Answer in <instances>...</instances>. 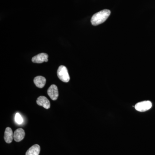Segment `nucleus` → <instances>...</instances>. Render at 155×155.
Here are the masks:
<instances>
[{
	"instance_id": "nucleus-1",
	"label": "nucleus",
	"mask_w": 155,
	"mask_h": 155,
	"mask_svg": "<svg viewBox=\"0 0 155 155\" xmlns=\"http://www.w3.org/2000/svg\"><path fill=\"white\" fill-rule=\"evenodd\" d=\"M110 14V11L107 9H105L96 13L92 17L91 24L94 26H96L104 23L108 19Z\"/></svg>"
},
{
	"instance_id": "nucleus-2",
	"label": "nucleus",
	"mask_w": 155,
	"mask_h": 155,
	"mask_svg": "<svg viewBox=\"0 0 155 155\" xmlns=\"http://www.w3.org/2000/svg\"><path fill=\"white\" fill-rule=\"evenodd\" d=\"M57 75L59 79L64 82H68L70 80V77L67 67L64 66H61L58 68Z\"/></svg>"
},
{
	"instance_id": "nucleus-3",
	"label": "nucleus",
	"mask_w": 155,
	"mask_h": 155,
	"mask_svg": "<svg viewBox=\"0 0 155 155\" xmlns=\"http://www.w3.org/2000/svg\"><path fill=\"white\" fill-rule=\"evenodd\" d=\"M152 104L150 101H144L137 103L135 106V109L139 112H145L152 107Z\"/></svg>"
},
{
	"instance_id": "nucleus-4",
	"label": "nucleus",
	"mask_w": 155,
	"mask_h": 155,
	"mask_svg": "<svg viewBox=\"0 0 155 155\" xmlns=\"http://www.w3.org/2000/svg\"><path fill=\"white\" fill-rule=\"evenodd\" d=\"M48 94L51 99L56 101L58 99L59 96V92L58 87L55 84H52L49 87L48 90Z\"/></svg>"
},
{
	"instance_id": "nucleus-5",
	"label": "nucleus",
	"mask_w": 155,
	"mask_h": 155,
	"mask_svg": "<svg viewBox=\"0 0 155 155\" xmlns=\"http://www.w3.org/2000/svg\"><path fill=\"white\" fill-rule=\"evenodd\" d=\"M48 55L45 53H41L37 55L34 56L32 58V62L37 64H41L44 62H47L48 61Z\"/></svg>"
},
{
	"instance_id": "nucleus-6",
	"label": "nucleus",
	"mask_w": 155,
	"mask_h": 155,
	"mask_svg": "<svg viewBox=\"0 0 155 155\" xmlns=\"http://www.w3.org/2000/svg\"><path fill=\"white\" fill-rule=\"evenodd\" d=\"M36 102L38 105L42 106L46 109H49L51 106L50 101L46 97L43 96L39 97L37 99Z\"/></svg>"
},
{
	"instance_id": "nucleus-7",
	"label": "nucleus",
	"mask_w": 155,
	"mask_h": 155,
	"mask_svg": "<svg viewBox=\"0 0 155 155\" xmlns=\"http://www.w3.org/2000/svg\"><path fill=\"white\" fill-rule=\"evenodd\" d=\"M25 131L22 128H18L15 130L14 134V139L15 141L19 142L25 137Z\"/></svg>"
},
{
	"instance_id": "nucleus-8",
	"label": "nucleus",
	"mask_w": 155,
	"mask_h": 155,
	"mask_svg": "<svg viewBox=\"0 0 155 155\" xmlns=\"http://www.w3.org/2000/svg\"><path fill=\"white\" fill-rule=\"evenodd\" d=\"M14 138V134L11 127H8L5 130L4 139L7 143H11Z\"/></svg>"
},
{
	"instance_id": "nucleus-9",
	"label": "nucleus",
	"mask_w": 155,
	"mask_h": 155,
	"mask_svg": "<svg viewBox=\"0 0 155 155\" xmlns=\"http://www.w3.org/2000/svg\"><path fill=\"white\" fill-rule=\"evenodd\" d=\"M46 79L44 77L42 76H38L35 78L34 82L38 87L43 88L45 85Z\"/></svg>"
},
{
	"instance_id": "nucleus-10",
	"label": "nucleus",
	"mask_w": 155,
	"mask_h": 155,
	"mask_svg": "<svg viewBox=\"0 0 155 155\" xmlns=\"http://www.w3.org/2000/svg\"><path fill=\"white\" fill-rule=\"evenodd\" d=\"M40 152V147L38 144H35L28 149L25 155H39Z\"/></svg>"
},
{
	"instance_id": "nucleus-11",
	"label": "nucleus",
	"mask_w": 155,
	"mask_h": 155,
	"mask_svg": "<svg viewBox=\"0 0 155 155\" xmlns=\"http://www.w3.org/2000/svg\"><path fill=\"white\" fill-rule=\"evenodd\" d=\"M15 122L18 125H21L23 122V119L19 113H17L15 116Z\"/></svg>"
}]
</instances>
